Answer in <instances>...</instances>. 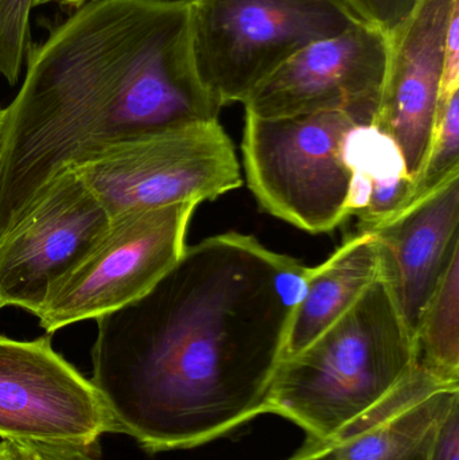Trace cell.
I'll list each match as a JSON object with an SVG mask.
<instances>
[{"label":"cell","mask_w":459,"mask_h":460,"mask_svg":"<svg viewBox=\"0 0 459 460\" xmlns=\"http://www.w3.org/2000/svg\"><path fill=\"white\" fill-rule=\"evenodd\" d=\"M307 270L253 235L220 233L96 319L91 381L113 432L150 454L188 450L267 413Z\"/></svg>","instance_id":"cell-1"},{"label":"cell","mask_w":459,"mask_h":460,"mask_svg":"<svg viewBox=\"0 0 459 460\" xmlns=\"http://www.w3.org/2000/svg\"><path fill=\"white\" fill-rule=\"evenodd\" d=\"M3 110L0 233L48 181L142 135L218 120L191 48L189 0H92L26 54Z\"/></svg>","instance_id":"cell-2"},{"label":"cell","mask_w":459,"mask_h":460,"mask_svg":"<svg viewBox=\"0 0 459 460\" xmlns=\"http://www.w3.org/2000/svg\"><path fill=\"white\" fill-rule=\"evenodd\" d=\"M415 367L414 340L382 279L317 340L283 359L267 413L331 443Z\"/></svg>","instance_id":"cell-3"},{"label":"cell","mask_w":459,"mask_h":460,"mask_svg":"<svg viewBox=\"0 0 459 460\" xmlns=\"http://www.w3.org/2000/svg\"><path fill=\"white\" fill-rule=\"evenodd\" d=\"M202 85L220 105L242 102L307 46L366 23L347 0H189Z\"/></svg>","instance_id":"cell-4"},{"label":"cell","mask_w":459,"mask_h":460,"mask_svg":"<svg viewBox=\"0 0 459 460\" xmlns=\"http://www.w3.org/2000/svg\"><path fill=\"white\" fill-rule=\"evenodd\" d=\"M356 126L341 112L274 119L245 113L243 164L261 210L310 234L339 228L349 218L345 143Z\"/></svg>","instance_id":"cell-5"},{"label":"cell","mask_w":459,"mask_h":460,"mask_svg":"<svg viewBox=\"0 0 459 460\" xmlns=\"http://www.w3.org/2000/svg\"><path fill=\"white\" fill-rule=\"evenodd\" d=\"M70 167L110 218L215 201L242 186L236 150L218 120L142 135Z\"/></svg>","instance_id":"cell-6"},{"label":"cell","mask_w":459,"mask_h":460,"mask_svg":"<svg viewBox=\"0 0 459 460\" xmlns=\"http://www.w3.org/2000/svg\"><path fill=\"white\" fill-rule=\"evenodd\" d=\"M197 207L181 202L110 218L91 251L51 287L35 315L40 327L53 334L143 296L182 257Z\"/></svg>","instance_id":"cell-7"},{"label":"cell","mask_w":459,"mask_h":460,"mask_svg":"<svg viewBox=\"0 0 459 460\" xmlns=\"http://www.w3.org/2000/svg\"><path fill=\"white\" fill-rule=\"evenodd\" d=\"M110 217L72 167H62L26 212L0 233V302L37 315L53 284L110 226Z\"/></svg>","instance_id":"cell-8"},{"label":"cell","mask_w":459,"mask_h":460,"mask_svg":"<svg viewBox=\"0 0 459 460\" xmlns=\"http://www.w3.org/2000/svg\"><path fill=\"white\" fill-rule=\"evenodd\" d=\"M112 421L99 391L51 345L0 335V438L7 442L91 446Z\"/></svg>","instance_id":"cell-9"},{"label":"cell","mask_w":459,"mask_h":460,"mask_svg":"<svg viewBox=\"0 0 459 460\" xmlns=\"http://www.w3.org/2000/svg\"><path fill=\"white\" fill-rule=\"evenodd\" d=\"M387 66V37L363 23L291 57L245 100V113L274 119L341 112L371 126Z\"/></svg>","instance_id":"cell-10"},{"label":"cell","mask_w":459,"mask_h":460,"mask_svg":"<svg viewBox=\"0 0 459 460\" xmlns=\"http://www.w3.org/2000/svg\"><path fill=\"white\" fill-rule=\"evenodd\" d=\"M459 0H420L387 37V66L371 126L395 142L417 181L428 158L439 105L445 42Z\"/></svg>","instance_id":"cell-11"},{"label":"cell","mask_w":459,"mask_h":460,"mask_svg":"<svg viewBox=\"0 0 459 460\" xmlns=\"http://www.w3.org/2000/svg\"><path fill=\"white\" fill-rule=\"evenodd\" d=\"M371 233L380 279L414 340L420 315L459 249V172Z\"/></svg>","instance_id":"cell-12"},{"label":"cell","mask_w":459,"mask_h":460,"mask_svg":"<svg viewBox=\"0 0 459 460\" xmlns=\"http://www.w3.org/2000/svg\"><path fill=\"white\" fill-rule=\"evenodd\" d=\"M459 399V384L445 383L415 364L411 375L333 442L339 460H379L423 437Z\"/></svg>","instance_id":"cell-13"},{"label":"cell","mask_w":459,"mask_h":460,"mask_svg":"<svg viewBox=\"0 0 459 460\" xmlns=\"http://www.w3.org/2000/svg\"><path fill=\"white\" fill-rule=\"evenodd\" d=\"M380 278L379 253L371 232L350 235L322 264L309 268L304 299L288 332L286 356H296L336 323Z\"/></svg>","instance_id":"cell-14"},{"label":"cell","mask_w":459,"mask_h":460,"mask_svg":"<svg viewBox=\"0 0 459 460\" xmlns=\"http://www.w3.org/2000/svg\"><path fill=\"white\" fill-rule=\"evenodd\" d=\"M350 172L348 217L358 232H371L406 209L419 197L398 146L374 126H356L345 143Z\"/></svg>","instance_id":"cell-15"},{"label":"cell","mask_w":459,"mask_h":460,"mask_svg":"<svg viewBox=\"0 0 459 460\" xmlns=\"http://www.w3.org/2000/svg\"><path fill=\"white\" fill-rule=\"evenodd\" d=\"M415 364L459 384V249L426 305L414 334Z\"/></svg>","instance_id":"cell-16"},{"label":"cell","mask_w":459,"mask_h":460,"mask_svg":"<svg viewBox=\"0 0 459 460\" xmlns=\"http://www.w3.org/2000/svg\"><path fill=\"white\" fill-rule=\"evenodd\" d=\"M455 172H459V92L437 115L428 158L417 178L418 193L436 188Z\"/></svg>","instance_id":"cell-17"},{"label":"cell","mask_w":459,"mask_h":460,"mask_svg":"<svg viewBox=\"0 0 459 460\" xmlns=\"http://www.w3.org/2000/svg\"><path fill=\"white\" fill-rule=\"evenodd\" d=\"M32 0H0V75L15 85L31 46Z\"/></svg>","instance_id":"cell-18"},{"label":"cell","mask_w":459,"mask_h":460,"mask_svg":"<svg viewBox=\"0 0 459 460\" xmlns=\"http://www.w3.org/2000/svg\"><path fill=\"white\" fill-rule=\"evenodd\" d=\"M420 0H347L369 26L388 37L403 23Z\"/></svg>","instance_id":"cell-19"},{"label":"cell","mask_w":459,"mask_h":460,"mask_svg":"<svg viewBox=\"0 0 459 460\" xmlns=\"http://www.w3.org/2000/svg\"><path fill=\"white\" fill-rule=\"evenodd\" d=\"M18 460H100L99 442L91 446L10 442Z\"/></svg>","instance_id":"cell-20"},{"label":"cell","mask_w":459,"mask_h":460,"mask_svg":"<svg viewBox=\"0 0 459 460\" xmlns=\"http://www.w3.org/2000/svg\"><path fill=\"white\" fill-rule=\"evenodd\" d=\"M459 92V4L453 10L445 42L438 112ZM438 115V113H437Z\"/></svg>","instance_id":"cell-21"},{"label":"cell","mask_w":459,"mask_h":460,"mask_svg":"<svg viewBox=\"0 0 459 460\" xmlns=\"http://www.w3.org/2000/svg\"><path fill=\"white\" fill-rule=\"evenodd\" d=\"M428 460H459V399L437 421Z\"/></svg>","instance_id":"cell-22"},{"label":"cell","mask_w":459,"mask_h":460,"mask_svg":"<svg viewBox=\"0 0 459 460\" xmlns=\"http://www.w3.org/2000/svg\"><path fill=\"white\" fill-rule=\"evenodd\" d=\"M434 429L436 426L428 429L423 437L418 438L417 440L403 446V447L390 451L387 456L379 460H428Z\"/></svg>","instance_id":"cell-23"},{"label":"cell","mask_w":459,"mask_h":460,"mask_svg":"<svg viewBox=\"0 0 459 460\" xmlns=\"http://www.w3.org/2000/svg\"><path fill=\"white\" fill-rule=\"evenodd\" d=\"M286 460H339L336 450L331 443H321L317 440H307L304 447Z\"/></svg>","instance_id":"cell-24"},{"label":"cell","mask_w":459,"mask_h":460,"mask_svg":"<svg viewBox=\"0 0 459 460\" xmlns=\"http://www.w3.org/2000/svg\"><path fill=\"white\" fill-rule=\"evenodd\" d=\"M89 2H92V0H32V8L38 7V5L49 4V3H56V4L77 10L81 5L86 4Z\"/></svg>","instance_id":"cell-25"},{"label":"cell","mask_w":459,"mask_h":460,"mask_svg":"<svg viewBox=\"0 0 459 460\" xmlns=\"http://www.w3.org/2000/svg\"><path fill=\"white\" fill-rule=\"evenodd\" d=\"M0 460H18L13 454V447L7 440L0 442Z\"/></svg>","instance_id":"cell-26"},{"label":"cell","mask_w":459,"mask_h":460,"mask_svg":"<svg viewBox=\"0 0 459 460\" xmlns=\"http://www.w3.org/2000/svg\"><path fill=\"white\" fill-rule=\"evenodd\" d=\"M2 116H3V110L0 108V131H2Z\"/></svg>","instance_id":"cell-27"},{"label":"cell","mask_w":459,"mask_h":460,"mask_svg":"<svg viewBox=\"0 0 459 460\" xmlns=\"http://www.w3.org/2000/svg\"><path fill=\"white\" fill-rule=\"evenodd\" d=\"M3 307H4V305H3V303L0 302V310H2Z\"/></svg>","instance_id":"cell-28"}]
</instances>
